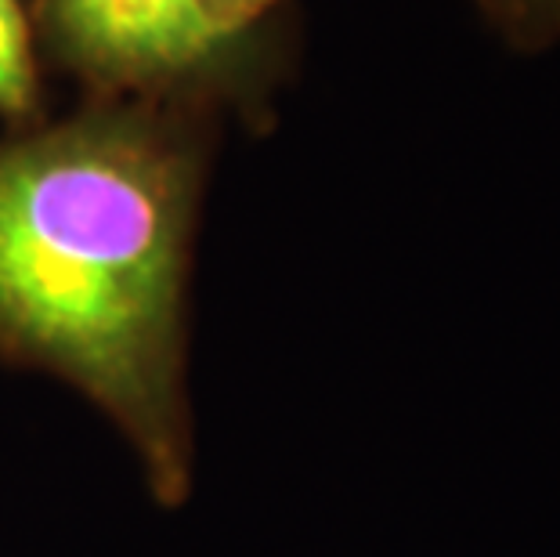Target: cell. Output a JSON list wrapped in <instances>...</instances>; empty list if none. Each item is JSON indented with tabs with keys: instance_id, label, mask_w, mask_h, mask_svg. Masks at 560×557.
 <instances>
[{
	"instance_id": "1",
	"label": "cell",
	"mask_w": 560,
	"mask_h": 557,
	"mask_svg": "<svg viewBox=\"0 0 560 557\" xmlns=\"http://www.w3.org/2000/svg\"><path fill=\"white\" fill-rule=\"evenodd\" d=\"M218 124L88 98L0 135V365L88 402L163 514L199 485L192 282Z\"/></svg>"
},
{
	"instance_id": "2",
	"label": "cell",
	"mask_w": 560,
	"mask_h": 557,
	"mask_svg": "<svg viewBox=\"0 0 560 557\" xmlns=\"http://www.w3.org/2000/svg\"><path fill=\"white\" fill-rule=\"evenodd\" d=\"M40 51L88 88V98H130L240 116L257 127L276 88L265 26H243L210 0H30Z\"/></svg>"
},
{
	"instance_id": "3",
	"label": "cell",
	"mask_w": 560,
	"mask_h": 557,
	"mask_svg": "<svg viewBox=\"0 0 560 557\" xmlns=\"http://www.w3.org/2000/svg\"><path fill=\"white\" fill-rule=\"evenodd\" d=\"M40 120L44 73L30 0H0V124L19 130Z\"/></svg>"
},
{
	"instance_id": "4",
	"label": "cell",
	"mask_w": 560,
	"mask_h": 557,
	"mask_svg": "<svg viewBox=\"0 0 560 557\" xmlns=\"http://www.w3.org/2000/svg\"><path fill=\"white\" fill-rule=\"evenodd\" d=\"M481 11L521 47H539L560 37V0H478Z\"/></svg>"
},
{
	"instance_id": "5",
	"label": "cell",
	"mask_w": 560,
	"mask_h": 557,
	"mask_svg": "<svg viewBox=\"0 0 560 557\" xmlns=\"http://www.w3.org/2000/svg\"><path fill=\"white\" fill-rule=\"evenodd\" d=\"M276 4L279 0H210L213 11H221V15L232 22H243V26H265L268 11Z\"/></svg>"
}]
</instances>
